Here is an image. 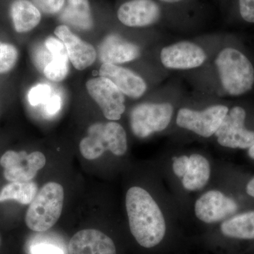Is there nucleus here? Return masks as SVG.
Wrapping results in <instances>:
<instances>
[{"instance_id": "f257e3e1", "label": "nucleus", "mask_w": 254, "mask_h": 254, "mask_svg": "<svg viewBox=\"0 0 254 254\" xmlns=\"http://www.w3.org/2000/svg\"><path fill=\"white\" fill-rule=\"evenodd\" d=\"M126 208L130 230L138 245L146 249L160 245L166 234V224L150 193L141 187H131L127 193Z\"/></svg>"}, {"instance_id": "f03ea898", "label": "nucleus", "mask_w": 254, "mask_h": 254, "mask_svg": "<svg viewBox=\"0 0 254 254\" xmlns=\"http://www.w3.org/2000/svg\"><path fill=\"white\" fill-rule=\"evenodd\" d=\"M64 192L62 185L48 182L30 203L26 212V225L32 231L46 232L54 226L63 212Z\"/></svg>"}, {"instance_id": "7ed1b4c3", "label": "nucleus", "mask_w": 254, "mask_h": 254, "mask_svg": "<svg viewBox=\"0 0 254 254\" xmlns=\"http://www.w3.org/2000/svg\"><path fill=\"white\" fill-rule=\"evenodd\" d=\"M220 81L230 95H240L250 91L254 83V68L248 58L235 48L222 50L216 60Z\"/></svg>"}, {"instance_id": "20e7f679", "label": "nucleus", "mask_w": 254, "mask_h": 254, "mask_svg": "<svg viewBox=\"0 0 254 254\" xmlns=\"http://www.w3.org/2000/svg\"><path fill=\"white\" fill-rule=\"evenodd\" d=\"M81 155L87 160H95L107 150L122 156L127 150V133L122 125L114 122L91 125L88 136L79 144Z\"/></svg>"}, {"instance_id": "39448f33", "label": "nucleus", "mask_w": 254, "mask_h": 254, "mask_svg": "<svg viewBox=\"0 0 254 254\" xmlns=\"http://www.w3.org/2000/svg\"><path fill=\"white\" fill-rule=\"evenodd\" d=\"M173 115V105L168 103H142L136 105L130 115L132 131L144 138L168 127Z\"/></svg>"}, {"instance_id": "423d86ee", "label": "nucleus", "mask_w": 254, "mask_h": 254, "mask_svg": "<svg viewBox=\"0 0 254 254\" xmlns=\"http://www.w3.org/2000/svg\"><path fill=\"white\" fill-rule=\"evenodd\" d=\"M246 117L242 107H235L227 113L215 133L219 144L234 149H249L254 144V131L246 128Z\"/></svg>"}, {"instance_id": "0eeeda50", "label": "nucleus", "mask_w": 254, "mask_h": 254, "mask_svg": "<svg viewBox=\"0 0 254 254\" xmlns=\"http://www.w3.org/2000/svg\"><path fill=\"white\" fill-rule=\"evenodd\" d=\"M228 112V108L222 105L209 107L203 111L182 108L177 113V124L182 128L208 138L215 134Z\"/></svg>"}, {"instance_id": "6e6552de", "label": "nucleus", "mask_w": 254, "mask_h": 254, "mask_svg": "<svg viewBox=\"0 0 254 254\" xmlns=\"http://www.w3.org/2000/svg\"><path fill=\"white\" fill-rule=\"evenodd\" d=\"M46 163V156L39 151L27 154L25 151L9 150L0 159L4 177L11 182L31 181Z\"/></svg>"}, {"instance_id": "1a4fd4ad", "label": "nucleus", "mask_w": 254, "mask_h": 254, "mask_svg": "<svg viewBox=\"0 0 254 254\" xmlns=\"http://www.w3.org/2000/svg\"><path fill=\"white\" fill-rule=\"evenodd\" d=\"M90 96L99 105L105 118L118 120L125 111V98L118 87L105 77L91 78L86 82Z\"/></svg>"}, {"instance_id": "9d476101", "label": "nucleus", "mask_w": 254, "mask_h": 254, "mask_svg": "<svg viewBox=\"0 0 254 254\" xmlns=\"http://www.w3.org/2000/svg\"><path fill=\"white\" fill-rule=\"evenodd\" d=\"M238 203L219 190H210L195 202L197 218L205 223L211 224L226 220L237 213Z\"/></svg>"}, {"instance_id": "9b49d317", "label": "nucleus", "mask_w": 254, "mask_h": 254, "mask_svg": "<svg viewBox=\"0 0 254 254\" xmlns=\"http://www.w3.org/2000/svg\"><path fill=\"white\" fill-rule=\"evenodd\" d=\"M206 59L204 50L198 45L182 41L164 48L160 60L165 67L173 69H190L201 66Z\"/></svg>"}, {"instance_id": "f8f14e48", "label": "nucleus", "mask_w": 254, "mask_h": 254, "mask_svg": "<svg viewBox=\"0 0 254 254\" xmlns=\"http://www.w3.org/2000/svg\"><path fill=\"white\" fill-rule=\"evenodd\" d=\"M55 36L63 42L67 52L68 60L77 70L86 69L95 63L97 58L94 47L71 31L66 25H60L55 30Z\"/></svg>"}, {"instance_id": "ddd939ff", "label": "nucleus", "mask_w": 254, "mask_h": 254, "mask_svg": "<svg viewBox=\"0 0 254 254\" xmlns=\"http://www.w3.org/2000/svg\"><path fill=\"white\" fill-rule=\"evenodd\" d=\"M160 9L153 0H130L118 11L120 22L128 27H144L158 21Z\"/></svg>"}, {"instance_id": "4468645a", "label": "nucleus", "mask_w": 254, "mask_h": 254, "mask_svg": "<svg viewBox=\"0 0 254 254\" xmlns=\"http://www.w3.org/2000/svg\"><path fill=\"white\" fill-rule=\"evenodd\" d=\"M69 254H117L113 240L99 230L88 229L73 235L68 244Z\"/></svg>"}, {"instance_id": "2eb2a0df", "label": "nucleus", "mask_w": 254, "mask_h": 254, "mask_svg": "<svg viewBox=\"0 0 254 254\" xmlns=\"http://www.w3.org/2000/svg\"><path fill=\"white\" fill-rule=\"evenodd\" d=\"M99 73L100 76L110 80L124 95L130 98L136 99L146 91L144 80L127 68L111 64H103Z\"/></svg>"}, {"instance_id": "dca6fc26", "label": "nucleus", "mask_w": 254, "mask_h": 254, "mask_svg": "<svg viewBox=\"0 0 254 254\" xmlns=\"http://www.w3.org/2000/svg\"><path fill=\"white\" fill-rule=\"evenodd\" d=\"M141 54L136 45L118 35H110L99 47L100 59L103 64H118L137 59Z\"/></svg>"}, {"instance_id": "f3484780", "label": "nucleus", "mask_w": 254, "mask_h": 254, "mask_svg": "<svg viewBox=\"0 0 254 254\" xmlns=\"http://www.w3.org/2000/svg\"><path fill=\"white\" fill-rule=\"evenodd\" d=\"M45 46L50 55L49 63L43 68V73L50 81L60 82L68 72V58L63 42L50 36L45 41Z\"/></svg>"}, {"instance_id": "a211bd4d", "label": "nucleus", "mask_w": 254, "mask_h": 254, "mask_svg": "<svg viewBox=\"0 0 254 254\" xmlns=\"http://www.w3.org/2000/svg\"><path fill=\"white\" fill-rule=\"evenodd\" d=\"M220 231L233 240H254V210L236 213L222 222Z\"/></svg>"}, {"instance_id": "6ab92c4d", "label": "nucleus", "mask_w": 254, "mask_h": 254, "mask_svg": "<svg viewBox=\"0 0 254 254\" xmlns=\"http://www.w3.org/2000/svg\"><path fill=\"white\" fill-rule=\"evenodd\" d=\"M10 12L15 30L18 33L31 31L41 22V11L28 0H15Z\"/></svg>"}, {"instance_id": "aec40b11", "label": "nucleus", "mask_w": 254, "mask_h": 254, "mask_svg": "<svg viewBox=\"0 0 254 254\" xmlns=\"http://www.w3.org/2000/svg\"><path fill=\"white\" fill-rule=\"evenodd\" d=\"M210 175L208 160L201 155H191L187 173L182 177V185L189 190H199L208 183Z\"/></svg>"}, {"instance_id": "412c9836", "label": "nucleus", "mask_w": 254, "mask_h": 254, "mask_svg": "<svg viewBox=\"0 0 254 254\" xmlns=\"http://www.w3.org/2000/svg\"><path fill=\"white\" fill-rule=\"evenodd\" d=\"M61 19L75 27L90 29L93 26V19L89 1L67 0V4L61 14Z\"/></svg>"}, {"instance_id": "4be33fe9", "label": "nucleus", "mask_w": 254, "mask_h": 254, "mask_svg": "<svg viewBox=\"0 0 254 254\" xmlns=\"http://www.w3.org/2000/svg\"><path fill=\"white\" fill-rule=\"evenodd\" d=\"M38 192V186L35 182H11L1 190L0 202L15 200L21 204H30L36 196Z\"/></svg>"}, {"instance_id": "5701e85b", "label": "nucleus", "mask_w": 254, "mask_h": 254, "mask_svg": "<svg viewBox=\"0 0 254 254\" xmlns=\"http://www.w3.org/2000/svg\"><path fill=\"white\" fill-rule=\"evenodd\" d=\"M18 51L14 46L0 42V73L10 71L18 60Z\"/></svg>"}, {"instance_id": "b1692460", "label": "nucleus", "mask_w": 254, "mask_h": 254, "mask_svg": "<svg viewBox=\"0 0 254 254\" xmlns=\"http://www.w3.org/2000/svg\"><path fill=\"white\" fill-rule=\"evenodd\" d=\"M51 88L48 85H37L28 93V101L33 106H36L39 104L44 105L47 100L51 97Z\"/></svg>"}, {"instance_id": "393cba45", "label": "nucleus", "mask_w": 254, "mask_h": 254, "mask_svg": "<svg viewBox=\"0 0 254 254\" xmlns=\"http://www.w3.org/2000/svg\"><path fill=\"white\" fill-rule=\"evenodd\" d=\"M33 2L44 14H55L63 9L65 0H33Z\"/></svg>"}, {"instance_id": "a878e982", "label": "nucleus", "mask_w": 254, "mask_h": 254, "mask_svg": "<svg viewBox=\"0 0 254 254\" xmlns=\"http://www.w3.org/2000/svg\"><path fill=\"white\" fill-rule=\"evenodd\" d=\"M31 254H64L62 249L56 245L49 243H38L32 245L30 250Z\"/></svg>"}, {"instance_id": "bb28decb", "label": "nucleus", "mask_w": 254, "mask_h": 254, "mask_svg": "<svg viewBox=\"0 0 254 254\" xmlns=\"http://www.w3.org/2000/svg\"><path fill=\"white\" fill-rule=\"evenodd\" d=\"M240 10L246 21L254 23V0H240Z\"/></svg>"}, {"instance_id": "cd10ccee", "label": "nucleus", "mask_w": 254, "mask_h": 254, "mask_svg": "<svg viewBox=\"0 0 254 254\" xmlns=\"http://www.w3.org/2000/svg\"><path fill=\"white\" fill-rule=\"evenodd\" d=\"M190 165V157L182 155L173 158V171L179 177L185 176Z\"/></svg>"}, {"instance_id": "c85d7f7f", "label": "nucleus", "mask_w": 254, "mask_h": 254, "mask_svg": "<svg viewBox=\"0 0 254 254\" xmlns=\"http://www.w3.org/2000/svg\"><path fill=\"white\" fill-rule=\"evenodd\" d=\"M61 98L58 95H53L47 100L44 104L45 111L49 115H54L58 113L61 108Z\"/></svg>"}, {"instance_id": "c756f323", "label": "nucleus", "mask_w": 254, "mask_h": 254, "mask_svg": "<svg viewBox=\"0 0 254 254\" xmlns=\"http://www.w3.org/2000/svg\"><path fill=\"white\" fill-rule=\"evenodd\" d=\"M246 192L254 199V176L247 182L246 185Z\"/></svg>"}, {"instance_id": "7c9ffc66", "label": "nucleus", "mask_w": 254, "mask_h": 254, "mask_svg": "<svg viewBox=\"0 0 254 254\" xmlns=\"http://www.w3.org/2000/svg\"><path fill=\"white\" fill-rule=\"evenodd\" d=\"M248 155L250 158L254 160V144L248 149Z\"/></svg>"}, {"instance_id": "2f4dec72", "label": "nucleus", "mask_w": 254, "mask_h": 254, "mask_svg": "<svg viewBox=\"0 0 254 254\" xmlns=\"http://www.w3.org/2000/svg\"><path fill=\"white\" fill-rule=\"evenodd\" d=\"M160 1H164V2L175 3L182 1V0H160Z\"/></svg>"}, {"instance_id": "473e14b6", "label": "nucleus", "mask_w": 254, "mask_h": 254, "mask_svg": "<svg viewBox=\"0 0 254 254\" xmlns=\"http://www.w3.org/2000/svg\"><path fill=\"white\" fill-rule=\"evenodd\" d=\"M1 236H0V246H1Z\"/></svg>"}]
</instances>
